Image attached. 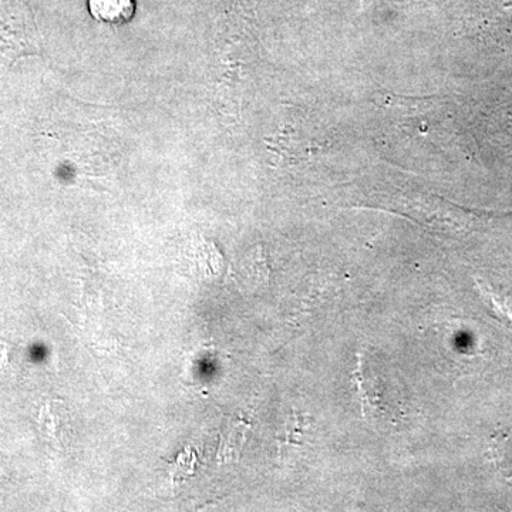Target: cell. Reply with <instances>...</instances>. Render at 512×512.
Wrapping results in <instances>:
<instances>
[{
    "label": "cell",
    "instance_id": "cell-1",
    "mask_svg": "<svg viewBox=\"0 0 512 512\" xmlns=\"http://www.w3.org/2000/svg\"><path fill=\"white\" fill-rule=\"evenodd\" d=\"M42 40L32 10L23 0H0V63L39 55Z\"/></svg>",
    "mask_w": 512,
    "mask_h": 512
},
{
    "label": "cell",
    "instance_id": "cell-2",
    "mask_svg": "<svg viewBox=\"0 0 512 512\" xmlns=\"http://www.w3.org/2000/svg\"><path fill=\"white\" fill-rule=\"evenodd\" d=\"M90 15L97 22L111 26H123L134 18V0H89Z\"/></svg>",
    "mask_w": 512,
    "mask_h": 512
},
{
    "label": "cell",
    "instance_id": "cell-3",
    "mask_svg": "<svg viewBox=\"0 0 512 512\" xmlns=\"http://www.w3.org/2000/svg\"><path fill=\"white\" fill-rule=\"evenodd\" d=\"M478 291L485 303H487L490 311L493 312L495 318L501 320L504 325L512 328V301L510 298L504 295V293L498 292L493 286L485 284V282L476 279Z\"/></svg>",
    "mask_w": 512,
    "mask_h": 512
},
{
    "label": "cell",
    "instance_id": "cell-4",
    "mask_svg": "<svg viewBox=\"0 0 512 512\" xmlns=\"http://www.w3.org/2000/svg\"><path fill=\"white\" fill-rule=\"evenodd\" d=\"M50 416H52V423L49 424V429H47L50 439L60 440L67 427L66 410L57 407L56 412L50 414Z\"/></svg>",
    "mask_w": 512,
    "mask_h": 512
}]
</instances>
